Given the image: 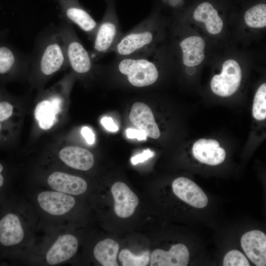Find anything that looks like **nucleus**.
<instances>
[{
	"mask_svg": "<svg viewBox=\"0 0 266 266\" xmlns=\"http://www.w3.org/2000/svg\"><path fill=\"white\" fill-rule=\"evenodd\" d=\"M118 68L127 76L129 82L136 87L152 85L158 77L156 66L145 59L125 58L120 62Z\"/></svg>",
	"mask_w": 266,
	"mask_h": 266,
	"instance_id": "f257e3e1",
	"label": "nucleus"
},
{
	"mask_svg": "<svg viewBox=\"0 0 266 266\" xmlns=\"http://www.w3.org/2000/svg\"><path fill=\"white\" fill-rule=\"evenodd\" d=\"M241 80V70L238 63L233 60L226 61L222 72L212 78L210 87L216 95L225 97L233 94L238 89Z\"/></svg>",
	"mask_w": 266,
	"mask_h": 266,
	"instance_id": "f03ea898",
	"label": "nucleus"
},
{
	"mask_svg": "<svg viewBox=\"0 0 266 266\" xmlns=\"http://www.w3.org/2000/svg\"><path fill=\"white\" fill-rule=\"evenodd\" d=\"M37 201L43 211L54 216L66 214L75 204V200L72 195L54 190L40 192L37 196Z\"/></svg>",
	"mask_w": 266,
	"mask_h": 266,
	"instance_id": "7ed1b4c3",
	"label": "nucleus"
},
{
	"mask_svg": "<svg viewBox=\"0 0 266 266\" xmlns=\"http://www.w3.org/2000/svg\"><path fill=\"white\" fill-rule=\"evenodd\" d=\"M78 247L77 238L70 233L60 234L48 248L44 260L49 265L62 264L71 259Z\"/></svg>",
	"mask_w": 266,
	"mask_h": 266,
	"instance_id": "20e7f679",
	"label": "nucleus"
},
{
	"mask_svg": "<svg viewBox=\"0 0 266 266\" xmlns=\"http://www.w3.org/2000/svg\"><path fill=\"white\" fill-rule=\"evenodd\" d=\"M173 193L187 204L198 208L205 207L208 198L202 190L192 180L184 177L175 179L172 183Z\"/></svg>",
	"mask_w": 266,
	"mask_h": 266,
	"instance_id": "39448f33",
	"label": "nucleus"
},
{
	"mask_svg": "<svg viewBox=\"0 0 266 266\" xmlns=\"http://www.w3.org/2000/svg\"><path fill=\"white\" fill-rule=\"evenodd\" d=\"M241 245L245 254L255 265H266V235L259 230H253L241 237Z\"/></svg>",
	"mask_w": 266,
	"mask_h": 266,
	"instance_id": "423d86ee",
	"label": "nucleus"
},
{
	"mask_svg": "<svg viewBox=\"0 0 266 266\" xmlns=\"http://www.w3.org/2000/svg\"><path fill=\"white\" fill-rule=\"evenodd\" d=\"M111 191L114 200L115 214L119 217L126 218L132 216L139 203L138 197L124 182H115Z\"/></svg>",
	"mask_w": 266,
	"mask_h": 266,
	"instance_id": "0eeeda50",
	"label": "nucleus"
},
{
	"mask_svg": "<svg viewBox=\"0 0 266 266\" xmlns=\"http://www.w3.org/2000/svg\"><path fill=\"white\" fill-rule=\"evenodd\" d=\"M25 237V230L19 216L8 213L0 220V243L5 247L17 245Z\"/></svg>",
	"mask_w": 266,
	"mask_h": 266,
	"instance_id": "6e6552de",
	"label": "nucleus"
},
{
	"mask_svg": "<svg viewBox=\"0 0 266 266\" xmlns=\"http://www.w3.org/2000/svg\"><path fill=\"white\" fill-rule=\"evenodd\" d=\"M53 190L70 195H79L87 190L88 185L83 178L61 171L51 173L47 180Z\"/></svg>",
	"mask_w": 266,
	"mask_h": 266,
	"instance_id": "1a4fd4ad",
	"label": "nucleus"
},
{
	"mask_svg": "<svg viewBox=\"0 0 266 266\" xmlns=\"http://www.w3.org/2000/svg\"><path fill=\"white\" fill-rule=\"evenodd\" d=\"M189 261V252L183 244L171 246L168 251L157 249L150 254V266H186Z\"/></svg>",
	"mask_w": 266,
	"mask_h": 266,
	"instance_id": "9d476101",
	"label": "nucleus"
},
{
	"mask_svg": "<svg viewBox=\"0 0 266 266\" xmlns=\"http://www.w3.org/2000/svg\"><path fill=\"white\" fill-rule=\"evenodd\" d=\"M129 119L133 125L144 132L147 136L153 139L160 137V132L153 112L146 104L141 102L134 103L132 107Z\"/></svg>",
	"mask_w": 266,
	"mask_h": 266,
	"instance_id": "9b49d317",
	"label": "nucleus"
},
{
	"mask_svg": "<svg viewBox=\"0 0 266 266\" xmlns=\"http://www.w3.org/2000/svg\"><path fill=\"white\" fill-rule=\"evenodd\" d=\"M194 157L200 163L210 166L220 164L225 159L226 152L216 140L201 138L192 147Z\"/></svg>",
	"mask_w": 266,
	"mask_h": 266,
	"instance_id": "f8f14e48",
	"label": "nucleus"
},
{
	"mask_svg": "<svg viewBox=\"0 0 266 266\" xmlns=\"http://www.w3.org/2000/svg\"><path fill=\"white\" fill-rule=\"evenodd\" d=\"M59 158L66 165L74 169L86 171L94 165V157L88 150L78 146H67L61 149Z\"/></svg>",
	"mask_w": 266,
	"mask_h": 266,
	"instance_id": "ddd939ff",
	"label": "nucleus"
},
{
	"mask_svg": "<svg viewBox=\"0 0 266 266\" xmlns=\"http://www.w3.org/2000/svg\"><path fill=\"white\" fill-rule=\"evenodd\" d=\"M183 52V62L189 67L200 64L204 58L205 42L200 37L192 36L185 38L180 43Z\"/></svg>",
	"mask_w": 266,
	"mask_h": 266,
	"instance_id": "4468645a",
	"label": "nucleus"
},
{
	"mask_svg": "<svg viewBox=\"0 0 266 266\" xmlns=\"http://www.w3.org/2000/svg\"><path fill=\"white\" fill-rule=\"evenodd\" d=\"M153 39V35L149 31L131 33L121 39L117 45L116 51L121 56H128L150 44Z\"/></svg>",
	"mask_w": 266,
	"mask_h": 266,
	"instance_id": "2eb2a0df",
	"label": "nucleus"
},
{
	"mask_svg": "<svg viewBox=\"0 0 266 266\" xmlns=\"http://www.w3.org/2000/svg\"><path fill=\"white\" fill-rule=\"evenodd\" d=\"M194 18L199 22L204 23L207 31L216 34L221 32L223 23L217 11L208 2L200 4L194 12Z\"/></svg>",
	"mask_w": 266,
	"mask_h": 266,
	"instance_id": "dca6fc26",
	"label": "nucleus"
},
{
	"mask_svg": "<svg viewBox=\"0 0 266 266\" xmlns=\"http://www.w3.org/2000/svg\"><path fill=\"white\" fill-rule=\"evenodd\" d=\"M119 245L115 240L106 238L95 246L93 253L95 259L103 266H118L116 261Z\"/></svg>",
	"mask_w": 266,
	"mask_h": 266,
	"instance_id": "f3484780",
	"label": "nucleus"
},
{
	"mask_svg": "<svg viewBox=\"0 0 266 266\" xmlns=\"http://www.w3.org/2000/svg\"><path fill=\"white\" fill-rule=\"evenodd\" d=\"M67 55L71 66L75 72L84 73L91 69L92 64L89 54L79 42L72 41L69 44Z\"/></svg>",
	"mask_w": 266,
	"mask_h": 266,
	"instance_id": "a211bd4d",
	"label": "nucleus"
},
{
	"mask_svg": "<svg viewBox=\"0 0 266 266\" xmlns=\"http://www.w3.org/2000/svg\"><path fill=\"white\" fill-rule=\"evenodd\" d=\"M64 61V57L60 46L57 43H52L45 49L41 61L42 72L45 75H50L58 71Z\"/></svg>",
	"mask_w": 266,
	"mask_h": 266,
	"instance_id": "6ab92c4d",
	"label": "nucleus"
},
{
	"mask_svg": "<svg viewBox=\"0 0 266 266\" xmlns=\"http://www.w3.org/2000/svg\"><path fill=\"white\" fill-rule=\"evenodd\" d=\"M117 33L116 25L111 21H105L100 26L94 44L95 49L99 52L106 51L111 45Z\"/></svg>",
	"mask_w": 266,
	"mask_h": 266,
	"instance_id": "aec40b11",
	"label": "nucleus"
},
{
	"mask_svg": "<svg viewBox=\"0 0 266 266\" xmlns=\"http://www.w3.org/2000/svg\"><path fill=\"white\" fill-rule=\"evenodd\" d=\"M56 114L49 100L39 102L34 110V116L40 127L43 130L51 128L56 122Z\"/></svg>",
	"mask_w": 266,
	"mask_h": 266,
	"instance_id": "412c9836",
	"label": "nucleus"
},
{
	"mask_svg": "<svg viewBox=\"0 0 266 266\" xmlns=\"http://www.w3.org/2000/svg\"><path fill=\"white\" fill-rule=\"evenodd\" d=\"M67 17L86 32L93 30L96 26V21L85 10L70 7L66 11Z\"/></svg>",
	"mask_w": 266,
	"mask_h": 266,
	"instance_id": "4be33fe9",
	"label": "nucleus"
},
{
	"mask_svg": "<svg viewBox=\"0 0 266 266\" xmlns=\"http://www.w3.org/2000/svg\"><path fill=\"white\" fill-rule=\"evenodd\" d=\"M246 24L254 28L266 26V5L261 3L249 9L244 15Z\"/></svg>",
	"mask_w": 266,
	"mask_h": 266,
	"instance_id": "5701e85b",
	"label": "nucleus"
},
{
	"mask_svg": "<svg viewBox=\"0 0 266 266\" xmlns=\"http://www.w3.org/2000/svg\"><path fill=\"white\" fill-rule=\"evenodd\" d=\"M150 259L149 251L146 250L138 255H135L128 249L121 250L119 260L123 266H146Z\"/></svg>",
	"mask_w": 266,
	"mask_h": 266,
	"instance_id": "b1692460",
	"label": "nucleus"
},
{
	"mask_svg": "<svg viewBox=\"0 0 266 266\" xmlns=\"http://www.w3.org/2000/svg\"><path fill=\"white\" fill-rule=\"evenodd\" d=\"M253 117L258 120L266 118V84L261 85L257 90L252 107Z\"/></svg>",
	"mask_w": 266,
	"mask_h": 266,
	"instance_id": "393cba45",
	"label": "nucleus"
},
{
	"mask_svg": "<svg viewBox=\"0 0 266 266\" xmlns=\"http://www.w3.org/2000/svg\"><path fill=\"white\" fill-rule=\"evenodd\" d=\"M224 266H250V265L244 255L237 250L228 252L224 256Z\"/></svg>",
	"mask_w": 266,
	"mask_h": 266,
	"instance_id": "a878e982",
	"label": "nucleus"
},
{
	"mask_svg": "<svg viewBox=\"0 0 266 266\" xmlns=\"http://www.w3.org/2000/svg\"><path fill=\"white\" fill-rule=\"evenodd\" d=\"M15 62L13 52L7 47H0V74H5L10 70Z\"/></svg>",
	"mask_w": 266,
	"mask_h": 266,
	"instance_id": "bb28decb",
	"label": "nucleus"
},
{
	"mask_svg": "<svg viewBox=\"0 0 266 266\" xmlns=\"http://www.w3.org/2000/svg\"><path fill=\"white\" fill-rule=\"evenodd\" d=\"M13 110V105L7 101L0 102V131L1 129V122L6 120L12 115Z\"/></svg>",
	"mask_w": 266,
	"mask_h": 266,
	"instance_id": "cd10ccee",
	"label": "nucleus"
},
{
	"mask_svg": "<svg viewBox=\"0 0 266 266\" xmlns=\"http://www.w3.org/2000/svg\"><path fill=\"white\" fill-rule=\"evenodd\" d=\"M155 155L154 152L150 149H146L140 154H138L131 159L132 163L133 165L137 164L139 163H142L147 160L150 158L153 157Z\"/></svg>",
	"mask_w": 266,
	"mask_h": 266,
	"instance_id": "c85d7f7f",
	"label": "nucleus"
},
{
	"mask_svg": "<svg viewBox=\"0 0 266 266\" xmlns=\"http://www.w3.org/2000/svg\"><path fill=\"white\" fill-rule=\"evenodd\" d=\"M126 133L128 138H136L138 140H145L147 136L144 132L139 129L129 128L127 129Z\"/></svg>",
	"mask_w": 266,
	"mask_h": 266,
	"instance_id": "c756f323",
	"label": "nucleus"
},
{
	"mask_svg": "<svg viewBox=\"0 0 266 266\" xmlns=\"http://www.w3.org/2000/svg\"><path fill=\"white\" fill-rule=\"evenodd\" d=\"M102 126L108 131L115 132L118 131V127L111 117H104L101 119Z\"/></svg>",
	"mask_w": 266,
	"mask_h": 266,
	"instance_id": "7c9ffc66",
	"label": "nucleus"
},
{
	"mask_svg": "<svg viewBox=\"0 0 266 266\" xmlns=\"http://www.w3.org/2000/svg\"><path fill=\"white\" fill-rule=\"evenodd\" d=\"M81 134L89 144H93L95 142V134L92 130L87 126L83 127L81 129Z\"/></svg>",
	"mask_w": 266,
	"mask_h": 266,
	"instance_id": "2f4dec72",
	"label": "nucleus"
},
{
	"mask_svg": "<svg viewBox=\"0 0 266 266\" xmlns=\"http://www.w3.org/2000/svg\"><path fill=\"white\" fill-rule=\"evenodd\" d=\"M49 101L55 113L57 115L61 110V99L58 97H54Z\"/></svg>",
	"mask_w": 266,
	"mask_h": 266,
	"instance_id": "473e14b6",
	"label": "nucleus"
},
{
	"mask_svg": "<svg viewBox=\"0 0 266 266\" xmlns=\"http://www.w3.org/2000/svg\"><path fill=\"white\" fill-rule=\"evenodd\" d=\"M3 170V166L2 164L0 163V188L3 186L4 183V178L1 174Z\"/></svg>",
	"mask_w": 266,
	"mask_h": 266,
	"instance_id": "72a5a7b5",
	"label": "nucleus"
}]
</instances>
